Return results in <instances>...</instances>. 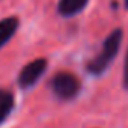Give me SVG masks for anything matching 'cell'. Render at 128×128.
Segmentation results:
<instances>
[{"instance_id":"cell-1","label":"cell","mask_w":128,"mask_h":128,"mask_svg":"<svg viewBox=\"0 0 128 128\" xmlns=\"http://www.w3.org/2000/svg\"><path fill=\"white\" fill-rule=\"evenodd\" d=\"M122 36H124L122 30L116 29L106 38L101 51L92 60H89L88 65H86V70L90 74L98 76V74H102L108 68V65L113 62V59L116 57V54L119 51V47H120V42H122Z\"/></svg>"},{"instance_id":"cell-2","label":"cell","mask_w":128,"mask_h":128,"mask_svg":"<svg viewBox=\"0 0 128 128\" xmlns=\"http://www.w3.org/2000/svg\"><path fill=\"white\" fill-rule=\"evenodd\" d=\"M53 92L62 100H71L80 90L78 78L71 72H59L51 80Z\"/></svg>"},{"instance_id":"cell-3","label":"cell","mask_w":128,"mask_h":128,"mask_svg":"<svg viewBox=\"0 0 128 128\" xmlns=\"http://www.w3.org/2000/svg\"><path fill=\"white\" fill-rule=\"evenodd\" d=\"M45 68H47V60L45 59H36V60L27 63L18 76V84L23 89H27V88L33 86L39 80V77L45 72Z\"/></svg>"},{"instance_id":"cell-4","label":"cell","mask_w":128,"mask_h":128,"mask_svg":"<svg viewBox=\"0 0 128 128\" xmlns=\"http://www.w3.org/2000/svg\"><path fill=\"white\" fill-rule=\"evenodd\" d=\"M88 5V0H60L59 2V14L63 17H72L82 12Z\"/></svg>"},{"instance_id":"cell-5","label":"cell","mask_w":128,"mask_h":128,"mask_svg":"<svg viewBox=\"0 0 128 128\" xmlns=\"http://www.w3.org/2000/svg\"><path fill=\"white\" fill-rule=\"evenodd\" d=\"M18 18L15 17H9L0 21V48H2L15 33V30L18 29Z\"/></svg>"},{"instance_id":"cell-6","label":"cell","mask_w":128,"mask_h":128,"mask_svg":"<svg viewBox=\"0 0 128 128\" xmlns=\"http://www.w3.org/2000/svg\"><path fill=\"white\" fill-rule=\"evenodd\" d=\"M14 107V96L11 92L0 89V124H2L11 113Z\"/></svg>"},{"instance_id":"cell-7","label":"cell","mask_w":128,"mask_h":128,"mask_svg":"<svg viewBox=\"0 0 128 128\" xmlns=\"http://www.w3.org/2000/svg\"><path fill=\"white\" fill-rule=\"evenodd\" d=\"M124 86L128 89V51L125 57V68H124Z\"/></svg>"},{"instance_id":"cell-8","label":"cell","mask_w":128,"mask_h":128,"mask_svg":"<svg viewBox=\"0 0 128 128\" xmlns=\"http://www.w3.org/2000/svg\"><path fill=\"white\" fill-rule=\"evenodd\" d=\"M125 6H126V8H128V0H125Z\"/></svg>"}]
</instances>
